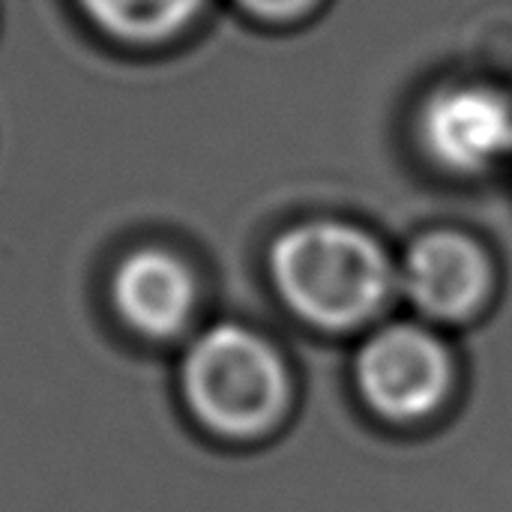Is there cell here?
Returning <instances> with one entry per match:
<instances>
[{
    "label": "cell",
    "mask_w": 512,
    "mask_h": 512,
    "mask_svg": "<svg viewBox=\"0 0 512 512\" xmlns=\"http://www.w3.org/2000/svg\"><path fill=\"white\" fill-rule=\"evenodd\" d=\"M174 384L192 426L222 444L270 438L291 417L297 396L282 345L237 318L201 324L180 345Z\"/></svg>",
    "instance_id": "1"
},
{
    "label": "cell",
    "mask_w": 512,
    "mask_h": 512,
    "mask_svg": "<svg viewBox=\"0 0 512 512\" xmlns=\"http://www.w3.org/2000/svg\"><path fill=\"white\" fill-rule=\"evenodd\" d=\"M264 270L282 309L318 333L372 324L399 282L387 249L366 228L333 216L285 225L267 246Z\"/></svg>",
    "instance_id": "2"
},
{
    "label": "cell",
    "mask_w": 512,
    "mask_h": 512,
    "mask_svg": "<svg viewBox=\"0 0 512 512\" xmlns=\"http://www.w3.org/2000/svg\"><path fill=\"white\" fill-rule=\"evenodd\" d=\"M204 276L171 243H135L105 276V303L123 333L144 345H183L201 327Z\"/></svg>",
    "instance_id": "3"
},
{
    "label": "cell",
    "mask_w": 512,
    "mask_h": 512,
    "mask_svg": "<svg viewBox=\"0 0 512 512\" xmlns=\"http://www.w3.org/2000/svg\"><path fill=\"white\" fill-rule=\"evenodd\" d=\"M354 384L378 420L417 426L444 408L453 390V357L435 333L414 324H390L360 345Z\"/></svg>",
    "instance_id": "4"
},
{
    "label": "cell",
    "mask_w": 512,
    "mask_h": 512,
    "mask_svg": "<svg viewBox=\"0 0 512 512\" xmlns=\"http://www.w3.org/2000/svg\"><path fill=\"white\" fill-rule=\"evenodd\" d=\"M426 156L450 174H486L512 156V96L486 81L432 90L417 114Z\"/></svg>",
    "instance_id": "5"
},
{
    "label": "cell",
    "mask_w": 512,
    "mask_h": 512,
    "mask_svg": "<svg viewBox=\"0 0 512 512\" xmlns=\"http://www.w3.org/2000/svg\"><path fill=\"white\" fill-rule=\"evenodd\" d=\"M399 282L423 315L456 324L489 303L495 270L480 240L444 228L429 231L408 246Z\"/></svg>",
    "instance_id": "6"
},
{
    "label": "cell",
    "mask_w": 512,
    "mask_h": 512,
    "mask_svg": "<svg viewBox=\"0 0 512 512\" xmlns=\"http://www.w3.org/2000/svg\"><path fill=\"white\" fill-rule=\"evenodd\" d=\"M213 0H72L78 18L108 45L159 51L183 42Z\"/></svg>",
    "instance_id": "7"
},
{
    "label": "cell",
    "mask_w": 512,
    "mask_h": 512,
    "mask_svg": "<svg viewBox=\"0 0 512 512\" xmlns=\"http://www.w3.org/2000/svg\"><path fill=\"white\" fill-rule=\"evenodd\" d=\"M246 21L261 27H294L318 12L324 0H228Z\"/></svg>",
    "instance_id": "8"
}]
</instances>
